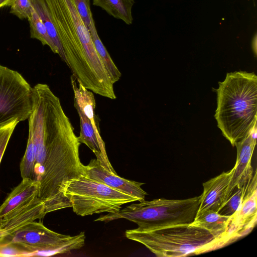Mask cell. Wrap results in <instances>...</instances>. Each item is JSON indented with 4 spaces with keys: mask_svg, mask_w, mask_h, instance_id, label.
<instances>
[{
    "mask_svg": "<svg viewBox=\"0 0 257 257\" xmlns=\"http://www.w3.org/2000/svg\"><path fill=\"white\" fill-rule=\"evenodd\" d=\"M28 119L36 147L37 197L47 214L71 207L65 189L70 181L85 176V167L79 157L81 143L60 100L46 98L35 102Z\"/></svg>",
    "mask_w": 257,
    "mask_h": 257,
    "instance_id": "obj_1",
    "label": "cell"
},
{
    "mask_svg": "<svg viewBox=\"0 0 257 257\" xmlns=\"http://www.w3.org/2000/svg\"><path fill=\"white\" fill-rule=\"evenodd\" d=\"M61 45L65 62L78 83L101 96L113 99V84L94 47L74 0H45Z\"/></svg>",
    "mask_w": 257,
    "mask_h": 257,
    "instance_id": "obj_2",
    "label": "cell"
},
{
    "mask_svg": "<svg viewBox=\"0 0 257 257\" xmlns=\"http://www.w3.org/2000/svg\"><path fill=\"white\" fill-rule=\"evenodd\" d=\"M215 118L231 145L243 139L257 119V76L239 71L227 73L219 82Z\"/></svg>",
    "mask_w": 257,
    "mask_h": 257,
    "instance_id": "obj_3",
    "label": "cell"
},
{
    "mask_svg": "<svg viewBox=\"0 0 257 257\" xmlns=\"http://www.w3.org/2000/svg\"><path fill=\"white\" fill-rule=\"evenodd\" d=\"M125 236L142 243L159 257L186 256L222 247L210 231L192 223L152 229L138 227L126 230Z\"/></svg>",
    "mask_w": 257,
    "mask_h": 257,
    "instance_id": "obj_4",
    "label": "cell"
},
{
    "mask_svg": "<svg viewBox=\"0 0 257 257\" xmlns=\"http://www.w3.org/2000/svg\"><path fill=\"white\" fill-rule=\"evenodd\" d=\"M200 198L201 195L185 199L144 200L127 205L116 212L100 216L94 221L107 222L125 219L143 229L190 224L197 213Z\"/></svg>",
    "mask_w": 257,
    "mask_h": 257,
    "instance_id": "obj_5",
    "label": "cell"
},
{
    "mask_svg": "<svg viewBox=\"0 0 257 257\" xmlns=\"http://www.w3.org/2000/svg\"><path fill=\"white\" fill-rule=\"evenodd\" d=\"M64 194L73 212L81 216L116 212L122 205L139 201L131 195L86 176L68 182Z\"/></svg>",
    "mask_w": 257,
    "mask_h": 257,
    "instance_id": "obj_6",
    "label": "cell"
},
{
    "mask_svg": "<svg viewBox=\"0 0 257 257\" xmlns=\"http://www.w3.org/2000/svg\"><path fill=\"white\" fill-rule=\"evenodd\" d=\"M33 87L16 70L0 64V126L28 119L33 108Z\"/></svg>",
    "mask_w": 257,
    "mask_h": 257,
    "instance_id": "obj_7",
    "label": "cell"
},
{
    "mask_svg": "<svg viewBox=\"0 0 257 257\" xmlns=\"http://www.w3.org/2000/svg\"><path fill=\"white\" fill-rule=\"evenodd\" d=\"M68 235L48 229L41 221H32L1 237L0 245L17 243L30 252V256H39Z\"/></svg>",
    "mask_w": 257,
    "mask_h": 257,
    "instance_id": "obj_8",
    "label": "cell"
},
{
    "mask_svg": "<svg viewBox=\"0 0 257 257\" xmlns=\"http://www.w3.org/2000/svg\"><path fill=\"white\" fill-rule=\"evenodd\" d=\"M256 190V185L231 215L227 234V244L248 234L255 226L257 219Z\"/></svg>",
    "mask_w": 257,
    "mask_h": 257,
    "instance_id": "obj_9",
    "label": "cell"
},
{
    "mask_svg": "<svg viewBox=\"0 0 257 257\" xmlns=\"http://www.w3.org/2000/svg\"><path fill=\"white\" fill-rule=\"evenodd\" d=\"M85 167V176L131 195L139 201L144 200L148 194L141 187L144 183L124 179L108 171L96 159L90 160Z\"/></svg>",
    "mask_w": 257,
    "mask_h": 257,
    "instance_id": "obj_10",
    "label": "cell"
},
{
    "mask_svg": "<svg viewBox=\"0 0 257 257\" xmlns=\"http://www.w3.org/2000/svg\"><path fill=\"white\" fill-rule=\"evenodd\" d=\"M256 131L255 122L249 133L235 145L237 150L236 160L227 190L226 200L235 186L246 182L253 175L251 159L256 144Z\"/></svg>",
    "mask_w": 257,
    "mask_h": 257,
    "instance_id": "obj_11",
    "label": "cell"
},
{
    "mask_svg": "<svg viewBox=\"0 0 257 257\" xmlns=\"http://www.w3.org/2000/svg\"><path fill=\"white\" fill-rule=\"evenodd\" d=\"M234 170L233 167L203 183V191L196 215L206 211H219L225 202L227 190Z\"/></svg>",
    "mask_w": 257,
    "mask_h": 257,
    "instance_id": "obj_12",
    "label": "cell"
},
{
    "mask_svg": "<svg viewBox=\"0 0 257 257\" xmlns=\"http://www.w3.org/2000/svg\"><path fill=\"white\" fill-rule=\"evenodd\" d=\"M38 183L29 179H22L0 206V221L29 203L37 197Z\"/></svg>",
    "mask_w": 257,
    "mask_h": 257,
    "instance_id": "obj_13",
    "label": "cell"
},
{
    "mask_svg": "<svg viewBox=\"0 0 257 257\" xmlns=\"http://www.w3.org/2000/svg\"><path fill=\"white\" fill-rule=\"evenodd\" d=\"M47 214L44 203L36 197L29 203L0 221V228L7 234L27 222L41 219Z\"/></svg>",
    "mask_w": 257,
    "mask_h": 257,
    "instance_id": "obj_14",
    "label": "cell"
},
{
    "mask_svg": "<svg viewBox=\"0 0 257 257\" xmlns=\"http://www.w3.org/2000/svg\"><path fill=\"white\" fill-rule=\"evenodd\" d=\"M231 216H225L215 211H206L196 215L193 224L210 231L223 246L227 244V234Z\"/></svg>",
    "mask_w": 257,
    "mask_h": 257,
    "instance_id": "obj_15",
    "label": "cell"
},
{
    "mask_svg": "<svg viewBox=\"0 0 257 257\" xmlns=\"http://www.w3.org/2000/svg\"><path fill=\"white\" fill-rule=\"evenodd\" d=\"M135 0H93L92 5L101 8L110 16L126 24L133 23L132 8Z\"/></svg>",
    "mask_w": 257,
    "mask_h": 257,
    "instance_id": "obj_16",
    "label": "cell"
},
{
    "mask_svg": "<svg viewBox=\"0 0 257 257\" xmlns=\"http://www.w3.org/2000/svg\"><path fill=\"white\" fill-rule=\"evenodd\" d=\"M256 182V172H255L250 179L234 188L218 213L225 216L232 215L247 194L257 185Z\"/></svg>",
    "mask_w": 257,
    "mask_h": 257,
    "instance_id": "obj_17",
    "label": "cell"
},
{
    "mask_svg": "<svg viewBox=\"0 0 257 257\" xmlns=\"http://www.w3.org/2000/svg\"><path fill=\"white\" fill-rule=\"evenodd\" d=\"M89 31L97 53L104 66L111 82L114 84L119 80L121 74L100 40L95 25L93 26Z\"/></svg>",
    "mask_w": 257,
    "mask_h": 257,
    "instance_id": "obj_18",
    "label": "cell"
},
{
    "mask_svg": "<svg viewBox=\"0 0 257 257\" xmlns=\"http://www.w3.org/2000/svg\"><path fill=\"white\" fill-rule=\"evenodd\" d=\"M31 4L44 24L48 35L59 52L58 55L65 62L64 52L59 41L49 9L45 0H30Z\"/></svg>",
    "mask_w": 257,
    "mask_h": 257,
    "instance_id": "obj_19",
    "label": "cell"
},
{
    "mask_svg": "<svg viewBox=\"0 0 257 257\" xmlns=\"http://www.w3.org/2000/svg\"><path fill=\"white\" fill-rule=\"evenodd\" d=\"M27 20L30 25V37L39 40L44 46H48L54 53L58 55V49L49 36L44 24L34 9L31 16Z\"/></svg>",
    "mask_w": 257,
    "mask_h": 257,
    "instance_id": "obj_20",
    "label": "cell"
},
{
    "mask_svg": "<svg viewBox=\"0 0 257 257\" xmlns=\"http://www.w3.org/2000/svg\"><path fill=\"white\" fill-rule=\"evenodd\" d=\"M36 155V147L34 140L31 134L29 133L26 151L20 165L22 179L29 178L34 180Z\"/></svg>",
    "mask_w": 257,
    "mask_h": 257,
    "instance_id": "obj_21",
    "label": "cell"
},
{
    "mask_svg": "<svg viewBox=\"0 0 257 257\" xmlns=\"http://www.w3.org/2000/svg\"><path fill=\"white\" fill-rule=\"evenodd\" d=\"M10 7V13L21 20L28 19L34 9L30 0H13Z\"/></svg>",
    "mask_w": 257,
    "mask_h": 257,
    "instance_id": "obj_22",
    "label": "cell"
},
{
    "mask_svg": "<svg viewBox=\"0 0 257 257\" xmlns=\"http://www.w3.org/2000/svg\"><path fill=\"white\" fill-rule=\"evenodd\" d=\"M19 122V120L15 119L0 126V164L10 138Z\"/></svg>",
    "mask_w": 257,
    "mask_h": 257,
    "instance_id": "obj_23",
    "label": "cell"
},
{
    "mask_svg": "<svg viewBox=\"0 0 257 257\" xmlns=\"http://www.w3.org/2000/svg\"><path fill=\"white\" fill-rule=\"evenodd\" d=\"M77 10L88 30L95 25L90 7V0H74Z\"/></svg>",
    "mask_w": 257,
    "mask_h": 257,
    "instance_id": "obj_24",
    "label": "cell"
},
{
    "mask_svg": "<svg viewBox=\"0 0 257 257\" xmlns=\"http://www.w3.org/2000/svg\"><path fill=\"white\" fill-rule=\"evenodd\" d=\"M30 252L17 243L0 245V256H28Z\"/></svg>",
    "mask_w": 257,
    "mask_h": 257,
    "instance_id": "obj_25",
    "label": "cell"
},
{
    "mask_svg": "<svg viewBox=\"0 0 257 257\" xmlns=\"http://www.w3.org/2000/svg\"><path fill=\"white\" fill-rule=\"evenodd\" d=\"M13 0H0V9L3 7L10 6Z\"/></svg>",
    "mask_w": 257,
    "mask_h": 257,
    "instance_id": "obj_26",
    "label": "cell"
},
{
    "mask_svg": "<svg viewBox=\"0 0 257 257\" xmlns=\"http://www.w3.org/2000/svg\"><path fill=\"white\" fill-rule=\"evenodd\" d=\"M7 234L6 231L3 229L0 228V237Z\"/></svg>",
    "mask_w": 257,
    "mask_h": 257,
    "instance_id": "obj_27",
    "label": "cell"
}]
</instances>
